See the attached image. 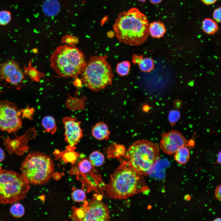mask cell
Here are the masks:
<instances>
[{"mask_svg": "<svg viewBox=\"0 0 221 221\" xmlns=\"http://www.w3.org/2000/svg\"><path fill=\"white\" fill-rule=\"evenodd\" d=\"M149 190L144 175L137 172L127 161L123 160L111 175L105 191L109 197L122 200Z\"/></svg>", "mask_w": 221, "mask_h": 221, "instance_id": "obj_1", "label": "cell"}, {"mask_svg": "<svg viewBox=\"0 0 221 221\" xmlns=\"http://www.w3.org/2000/svg\"><path fill=\"white\" fill-rule=\"evenodd\" d=\"M113 29L119 42L131 46L143 44L149 35L148 18L136 8L120 13Z\"/></svg>", "mask_w": 221, "mask_h": 221, "instance_id": "obj_2", "label": "cell"}, {"mask_svg": "<svg viewBox=\"0 0 221 221\" xmlns=\"http://www.w3.org/2000/svg\"><path fill=\"white\" fill-rule=\"evenodd\" d=\"M51 66L59 76L72 77L81 74L86 61L82 52L71 45H63L58 47L50 59Z\"/></svg>", "mask_w": 221, "mask_h": 221, "instance_id": "obj_3", "label": "cell"}, {"mask_svg": "<svg viewBox=\"0 0 221 221\" xmlns=\"http://www.w3.org/2000/svg\"><path fill=\"white\" fill-rule=\"evenodd\" d=\"M124 156L137 172L148 175L160 158L159 146L148 140H138L130 146Z\"/></svg>", "mask_w": 221, "mask_h": 221, "instance_id": "obj_4", "label": "cell"}, {"mask_svg": "<svg viewBox=\"0 0 221 221\" xmlns=\"http://www.w3.org/2000/svg\"><path fill=\"white\" fill-rule=\"evenodd\" d=\"M107 57L105 55L91 56L81 73L84 84L93 91H101L112 84L113 73Z\"/></svg>", "mask_w": 221, "mask_h": 221, "instance_id": "obj_5", "label": "cell"}, {"mask_svg": "<svg viewBox=\"0 0 221 221\" xmlns=\"http://www.w3.org/2000/svg\"><path fill=\"white\" fill-rule=\"evenodd\" d=\"M54 168L50 157L44 153L35 151L28 154L20 169L29 183L40 185L49 180L52 176Z\"/></svg>", "mask_w": 221, "mask_h": 221, "instance_id": "obj_6", "label": "cell"}, {"mask_svg": "<svg viewBox=\"0 0 221 221\" xmlns=\"http://www.w3.org/2000/svg\"><path fill=\"white\" fill-rule=\"evenodd\" d=\"M29 183L21 173L2 169L0 166V204H13L24 199Z\"/></svg>", "mask_w": 221, "mask_h": 221, "instance_id": "obj_7", "label": "cell"}, {"mask_svg": "<svg viewBox=\"0 0 221 221\" xmlns=\"http://www.w3.org/2000/svg\"><path fill=\"white\" fill-rule=\"evenodd\" d=\"M101 195H96L79 208H73L71 218L80 221H108L110 219L108 206L102 201Z\"/></svg>", "mask_w": 221, "mask_h": 221, "instance_id": "obj_8", "label": "cell"}, {"mask_svg": "<svg viewBox=\"0 0 221 221\" xmlns=\"http://www.w3.org/2000/svg\"><path fill=\"white\" fill-rule=\"evenodd\" d=\"M71 172L76 176L77 178L82 183L83 188L88 192L94 190L100 192L105 190L106 184L87 158H83Z\"/></svg>", "mask_w": 221, "mask_h": 221, "instance_id": "obj_9", "label": "cell"}, {"mask_svg": "<svg viewBox=\"0 0 221 221\" xmlns=\"http://www.w3.org/2000/svg\"><path fill=\"white\" fill-rule=\"evenodd\" d=\"M21 111L15 104L7 100H0V130L15 133L21 127Z\"/></svg>", "mask_w": 221, "mask_h": 221, "instance_id": "obj_10", "label": "cell"}, {"mask_svg": "<svg viewBox=\"0 0 221 221\" xmlns=\"http://www.w3.org/2000/svg\"><path fill=\"white\" fill-rule=\"evenodd\" d=\"M188 145V141L177 130H172L161 134L160 148L167 154H173L180 147Z\"/></svg>", "mask_w": 221, "mask_h": 221, "instance_id": "obj_11", "label": "cell"}, {"mask_svg": "<svg viewBox=\"0 0 221 221\" xmlns=\"http://www.w3.org/2000/svg\"><path fill=\"white\" fill-rule=\"evenodd\" d=\"M36 135L35 128H30L21 136H16L13 139H10L8 137L4 139V144L10 155L15 153L22 156L27 152L29 149L27 145L28 141L34 138Z\"/></svg>", "mask_w": 221, "mask_h": 221, "instance_id": "obj_12", "label": "cell"}, {"mask_svg": "<svg viewBox=\"0 0 221 221\" xmlns=\"http://www.w3.org/2000/svg\"><path fill=\"white\" fill-rule=\"evenodd\" d=\"M63 122L65 129L64 140L68 145L75 146L83 136L81 122L72 117H64Z\"/></svg>", "mask_w": 221, "mask_h": 221, "instance_id": "obj_13", "label": "cell"}, {"mask_svg": "<svg viewBox=\"0 0 221 221\" xmlns=\"http://www.w3.org/2000/svg\"><path fill=\"white\" fill-rule=\"evenodd\" d=\"M24 73L18 63L9 60L0 64V79L13 85L21 83L24 78Z\"/></svg>", "mask_w": 221, "mask_h": 221, "instance_id": "obj_14", "label": "cell"}, {"mask_svg": "<svg viewBox=\"0 0 221 221\" xmlns=\"http://www.w3.org/2000/svg\"><path fill=\"white\" fill-rule=\"evenodd\" d=\"M132 61L134 64H138L140 70L145 72H149L153 70L154 62L150 58H144L143 55L133 54Z\"/></svg>", "mask_w": 221, "mask_h": 221, "instance_id": "obj_15", "label": "cell"}, {"mask_svg": "<svg viewBox=\"0 0 221 221\" xmlns=\"http://www.w3.org/2000/svg\"><path fill=\"white\" fill-rule=\"evenodd\" d=\"M110 134L108 125L102 121L96 123L92 129V135L99 140H108L109 138Z\"/></svg>", "mask_w": 221, "mask_h": 221, "instance_id": "obj_16", "label": "cell"}, {"mask_svg": "<svg viewBox=\"0 0 221 221\" xmlns=\"http://www.w3.org/2000/svg\"><path fill=\"white\" fill-rule=\"evenodd\" d=\"M75 146H72L68 145L66 149L62 152L56 150L54 153L57 157H62V160L66 162L74 163L79 156V153L75 151Z\"/></svg>", "mask_w": 221, "mask_h": 221, "instance_id": "obj_17", "label": "cell"}, {"mask_svg": "<svg viewBox=\"0 0 221 221\" xmlns=\"http://www.w3.org/2000/svg\"><path fill=\"white\" fill-rule=\"evenodd\" d=\"M43 10L48 16L52 17L59 12L60 6L57 0H45L43 4Z\"/></svg>", "mask_w": 221, "mask_h": 221, "instance_id": "obj_18", "label": "cell"}, {"mask_svg": "<svg viewBox=\"0 0 221 221\" xmlns=\"http://www.w3.org/2000/svg\"><path fill=\"white\" fill-rule=\"evenodd\" d=\"M166 30L164 24L159 21L151 22L149 25V33L153 37L159 38L163 37Z\"/></svg>", "mask_w": 221, "mask_h": 221, "instance_id": "obj_19", "label": "cell"}, {"mask_svg": "<svg viewBox=\"0 0 221 221\" xmlns=\"http://www.w3.org/2000/svg\"><path fill=\"white\" fill-rule=\"evenodd\" d=\"M126 151V147L123 145L113 142L110 144L106 150L109 157H119L124 155Z\"/></svg>", "mask_w": 221, "mask_h": 221, "instance_id": "obj_20", "label": "cell"}, {"mask_svg": "<svg viewBox=\"0 0 221 221\" xmlns=\"http://www.w3.org/2000/svg\"><path fill=\"white\" fill-rule=\"evenodd\" d=\"M41 126L44 132L54 134L57 130V126L54 118L50 116L44 117L41 121Z\"/></svg>", "mask_w": 221, "mask_h": 221, "instance_id": "obj_21", "label": "cell"}, {"mask_svg": "<svg viewBox=\"0 0 221 221\" xmlns=\"http://www.w3.org/2000/svg\"><path fill=\"white\" fill-rule=\"evenodd\" d=\"M175 153L174 159L180 164H186L189 159L190 152L187 146L180 147Z\"/></svg>", "mask_w": 221, "mask_h": 221, "instance_id": "obj_22", "label": "cell"}, {"mask_svg": "<svg viewBox=\"0 0 221 221\" xmlns=\"http://www.w3.org/2000/svg\"><path fill=\"white\" fill-rule=\"evenodd\" d=\"M23 70L24 74L28 76L32 81H39L43 75L32 66L31 60L29 62L27 66H24Z\"/></svg>", "mask_w": 221, "mask_h": 221, "instance_id": "obj_23", "label": "cell"}, {"mask_svg": "<svg viewBox=\"0 0 221 221\" xmlns=\"http://www.w3.org/2000/svg\"><path fill=\"white\" fill-rule=\"evenodd\" d=\"M202 27L203 31L208 34H214L219 29L216 21L210 18H206L203 20Z\"/></svg>", "mask_w": 221, "mask_h": 221, "instance_id": "obj_24", "label": "cell"}, {"mask_svg": "<svg viewBox=\"0 0 221 221\" xmlns=\"http://www.w3.org/2000/svg\"><path fill=\"white\" fill-rule=\"evenodd\" d=\"M89 160L94 167H99L102 165L104 161L103 154L97 151L92 152L90 155Z\"/></svg>", "mask_w": 221, "mask_h": 221, "instance_id": "obj_25", "label": "cell"}, {"mask_svg": "<svg viewBox=\"0 0 221 221\" xmlns=\"http://www.w3.org/2000/svg\"><path fill=\"white\" fill-rule=\"evenodd\" d=\"M131 64L130 61H123L118 63L116 66L117 73L121 76L127 75L130 69Z\"/></svg>", "mask_w": 221, "mask_h": 221, "instance_id": "obj_26", "label": "cell"}, {"mask_svg": "<svg viewBox=\"0 0 221 221\" xmlns=\"http://www.w3.org/2000/svg\"><path fill=\"white\" fill-rule=\"evenodd\" d=\"M10 212L12 215L16 218L22 217L25 213V208L22 204L20 203L13 204L10 207Z\"/></svg>", "mask_w": 221, "mask_h": 221, "instance_id": "obj_27", "label": "cell"}, {"mask_svg": "<svg viewBox=\"0 0 221 221\" xmlns=\"http://www.w3.org/2000/svg\"><path fill=\"white\" fill-rule=\"evenodd\" d=\"M72 198L73 201L81 202L86 200L85 192L82 190L78 189L74 191L72 193Z\"/></svg>", "mask_w": 221, "mask_h": 221, "instance_id": "obj_28", "label": "cell"}, {"mask_svg": "<svg viewBox=\"0 0 221 221\" xmlns=\"http://www.w3.org/2000/svg\"><path fill=\"white\" fill-rule=\"evenodd\" d=\"M10 12L7 10L0 11V25H5L8 24L11 19Z\"/></svg>", "mask_w": 221, "mask_h": 221, "instance_id": "obj_29", "label": "cell"}, {"mask_svg": "<svg viewBox=\"0 0 221 221\" xmlns=\"http://www.w3.org/2000/svg\"><path fill=\"white\" fill-rule=\"evenodd\" d=\"M180 117V112L176 110H173L170 111L168 120L170 124L172 126L174 125L178 121Z\"/></svg>", "mask_w": 221, "mask_h": 221, "instance_id": "obj_30", "label": "cell"}, {"mask_svg": "<svg viewBox=\"0 0 221 221\" xmlns=\"http://www.w3.org/2000/svg\"><path fill=\"white\" fill-rule=\"evenodd\" d=\"M23 118H28L30 120L33 119V116L35 112V109L33 108L27 107L26 108L21 110Z\"/></svg>", "mask_w": 221, "mask_h": 221, "instance_id": "obj_31", "label": "cell"}, {"mask_svg": "<svg viewBox=\"0 0 221 221\" xmlns=\"http://www.w3.org/2000/svg\"><path fill=\"white\" fill-rule=\"evenodd\" d=\"M221 7H218L214 10L213 14V19L215 21L219 23L221 21Z\"/></svg>", "mask_w": 221, "mask_h": 221, "instance_id": "obj_32", "label": "cell"}, {"mask_svg": "<svg viewBox=\"0 0 221 221\" xmlns=\"http://www.w3.org/2000/svg\"><path fill=\"white\" fill-rule=\"evenodd\" d=\"M221 186L219 185L216 188L215 192V195L216 198L219 200H221Z\"/></svg>", "mask_w": 221, "mask_h": 221, "instance_id": "obj_33", "label": "cell"}, {"mask_svg": "<svg viewBox=\"0 0 221 221\" xmlns=\"http://www.w3.org/2000/svg\"><path fill=\"white\" fill-rule=\"evenodd\" d=\"M217 0H201L204 4L209 5L213 4Z\"/></svg>", "mask_w": 221, "mask_h": 221, "instance_id": "obj_34", "label": "cell"}, {"mask_svg": "<svg viewBox=\"0 0 221 221\" xmlns=\"http://www.w3.org/2000/svg\"><path fill=\"white\" fill-rule=\"evenodd\" d=\"M5 157V154L3 150L0 148V162L2 161Z\"/></svg>", "mask_w": 221, "mask_h": 221, "instance_id": "obj_35", "label": "cell"}, {"mask_svg": "<svg viewBox=\"0 0 221 221\" xmlns=\"http://www.w3.org/2000/svg\"><path fill=\"white\" fill-rule=\"evenodd\" d=\"M162 0H149L150 2L153 4H157L160 3Z\"/></svg>", "mask_w": 221, "mask_h": 221, "instance_id": "obj_36", "label": "cell"}, {"mask_svg": "<svg viewBox=\"0 0 221 221\" xmlns=\"http://www.w3.org/2000/svg\"><path fill=\"white\" fill-rule=\"evenodd\" d=\"M217 162L218 164H221V152L220 151L218 153L217 159Z\"/></svg>", "mask_w": 221, "mask_h": 221, "instance_id": "obj_37", "label": "cell"}, {"mask_svg": "<svg viewBox=\"0 0 221 221\" xmlns=\"http://www.w3.org/2000/svg\"><path fill=\"white\" fill-rule=\"evenodd\" d=\"M191 199V197L189 195H186L184 196V199L187 200H189Z\"/></svg>", "mask_w": 221, "mask_h": 221, "instance_id": "obj_38", "label": "cell"}, {"mask_svg": "<svg viewBox=\"0 0 221 221\" xmlns=\"http://www.w3.org/2000/svg\"><path fill=\"white\" fill-rule=\"evenodd\" d=\"M148 107V106L147 105H145V106L143 107L144 110L145 111V110H148L149 109V107Z\"/></svg>", "mask_w": 221, "mask_h": 221, "instance_id": "obj_39", "label": "cell"}, {"mask_svg": "<svg viewBox=\"0 0 221 221\" xmlns=\"http://www.w3.org/2000/svg\"><path fill=\"white\" fill-rule=\"evenodd\" d=\"M221 220V218H217L215 219V220H214V221H220Z\"/></svg>", "mask_w": 221, "mask_h": 221, "instance_id": "obj_40", "label": "cell"}, {"mask_svg": "<svg viewBox=\"0 0 221 221\" xmlns=\"http://www.w3.org/2000/svg\"><path fill=\"white\" fill-rule=\"evenodd\" d=\"M138 0L141 1V2H145L146 0Z\"/></svg>", "mask_w": 221, "mask_h": 221, "instance_id": "obj_41", "label": "cell"}]
</instances>
